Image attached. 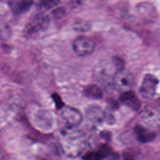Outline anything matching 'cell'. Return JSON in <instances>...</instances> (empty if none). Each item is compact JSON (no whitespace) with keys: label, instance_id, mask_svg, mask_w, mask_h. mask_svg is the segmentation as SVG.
I'll return each mask as SVG.
<instances>
[{"label":"cell","instance_id":"6da1fadb","mask_svg":"<svg viewBox=\"0 0 160 160\" xmlns=\"http://www.w3.org/2000/svg\"><path fill=\"white\" fill-rule=\"evenodd\" d=\"M49 18L43 12L34 14L26 25L24 33L26 36H32L45 31L49 25Z\"/></svg>","mask_w":160,"mask_h":160},{"label":"cell","instance_id":"7a4b0ae2","mask_svg":"<svg viewBox=\"0 0 160 160\" xmlns=\"http://www.w3.org/2000/svg\"><path fill=\"white\" fill-rule=\"evenodd\" d=\"M112 82L114 88L122 93L131 91L134 85V78L130 71L121 69L114 74Z\"/></svg>","mask_w":160,"mask_h":160},{"label":"cell","instance_id":"3957f363","mask_svg":"<svg viewBox=\"0 0 160 160\" xmlns=\"http://www.w3.org/2000/svg\"><path fill=\"white\" fill-rule=\"evenodd\" d=\"M159 82L158 79L152 74H146L139 87V92L145 99L154 98L156 93V89Z\"/></svg>","mask_w":160,"mask_h":160},{"label":"cell","instance_id":"277c9868","mask_svg":"<svg viewBox=\"0 0 160 160\" xmlns=\"http://www.w3.org/2000/svg\"><path fill=\"white\" fill-rule=\"evenodd\" d=\"M95 44L89 38L81 36L76 38L72 44V48L75 53L79 56H87L92 53Z\"/></svg>","mask_w":160,"mask_h":160},{"label":"cell","instance_id":"5b68a950","mask_svg":"<svg viewBox=\"0 0 160 160\" xmlns=\"http://www.w3.org/2000/svg\"><path fill=\"white\" fill-rule=\"evenodd\" d=\"M85 112L88 119L93 122L101 123L104 121L107 122H112L113 121L111 115L108 114L100 106L96 104H92L88 106Z\"/></svg>","mask_w":160,"mask_h":160},{"label":"cell","instance_id":"8992f818","mask_svg":"<svg viewBox=\"0 0 160 160\" xmlns=\"http://www.w3.org/2000/svg\"><path fill=\"white\" fill-rule=\"evenodd\" d=\"M61 117L69 126L74 127L82 121V114L76 109L71 106H64L61 112Z\"/></svg>","mask_w":160,"mask_h":160},{"label":"cell","instance_id":"52a82bcc","mask_svg":"<svg viewBox=\"0 0 160 160\" xmlns=\"http://www.w3.org/2000/svg\"><path fill=\"white\" fill-rule=\"evenodd\" d=\"M134 134L136 139L142 143L151 142L156 137V134L153 131L140 124H137L135 126Z\"/></svg>","mask_w":160,"mask_h":160},{"label":"cell","instance_id":"ba28073f","mask_svg":"<svg viewBox=\"0 0 160 160\" xmlns=\"http://www.w3.org/2000/svg\"><path fill=\"white\" fill-rule=\"evenodd\" d=\"M112 154V151L111 148L107 145H101L98 150L90 151L85 154L83 160H103L106 157Z\"/></svg>","mask_w":160,"mask_h":160},{"label":"cell","instance_id":"9c48e42d","mask_svg":"<svg viewBox=\"0 0 160 160\" xmlns=\"http://www.w3.org/2000/svg\"><path fill=\"white\" fill-rule=\"evenodd\" d=\"M122 103L133 111L138 110L141 107V101L136 94L131 90L122 92L121 98Z\"/></svg>","mask_w":160,"mask_h":160},{"label":"cell","instance_id":"30bf717a","mask_svg":"<svg viewBox=\"0 0 160 160\" xmlns=\"http://www.w3.org/2000/svg\"><path fill=\"white\" fill-rule=\"evenodd\" d=\"M33 1H11L8 2L9 8L12 13L15 15H21L26 12L31 7Z\"/></svg>","mask_w":160,"mask_h":160},{"label":"cell","instance_id":"8fae6325","mask_svg":"<svg viewBox=\"0 0 160 160\" xmlns=\"http://www.w3.org/2000/svg\"><path fill=\"white\" fill-rule=\"evenodd\" d=\"M85 96L91 99H98L102 98V92L101 89L95 84H89L84 89Z\"/></svg>","mask_w":160,"mask_h":160},{"label":"cell","instance_id":"7c38bea8","mask_svg":"<svg viewBox=\"0 0 160 160\" xmlns=\"http://www.w3.org/2000/svg\"><path fill=\"white\" fill-rule=\"evenodd\" d=\"M59 3V1L51 0V1H42L39 2L38 7L39 9L42 11L48 10L58 5Z\"/></svg>","mask_w":160,"mask_h":160},{"label":"cell","instance_id":"4fadbf2b","mask_svg":"<svg viewBox=\"0 0 160 160\" xmlns=\"http://www.w3.org/2000/svg\"><path fill=\"white\" fill-rule=\"evenodd\" d=\"M52 98L54 101L55 105L58 109H62L64 106V103L62 101L60 96L58 94H53L52 95Z\"/></svg>","mask_w":160,"mask_h":160}]
</instances>
